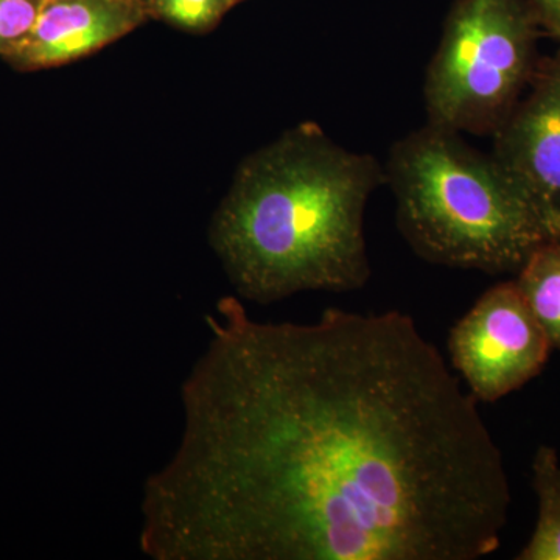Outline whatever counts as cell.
Returning a JSON list of instances; mask_svg holds the SVG:
<instances>
[{"instance_id":"9","label":"cell","mask_w":560,"mask_h":560,"mask_svg":"<svg viewBox=\"0 0 560 560\" xmlns=\"http://www.w3.org/2000/svg\"><path fill=\"white\" fill-rule=\"evenodd\" d=\"M515 283L552 348L560 349V241L534 250Z\"/></svg>"},{"instance_id":"3","label":"cell","mask_w":560,"mask_h":560,"mask_svg":"<svg viewBox=\"0 0 560 560\" xmlns=\"http://www.w3.org/2000/svg\"><path fill=\"white\" fill-rule=\"evenodd\" d=\"M388 178L401 235L430 264L501 275L551 242L517 183L458 131L430 121L400 140Z\"/></svg>"},{"instance_id":"12","label":"cell","mask_w":560,"mask_h":560,"mask_svg":"<svg viewBox=\"0 0 560 560\" xmlns=\"http://www.w3.org/2000/svg\"><path fill=\"white\" fill-rule=\"evenodd\" d=\"M537 25L560 39V0H525Z\"/></svg>"},{"instance_id":"14","label":"cell","mask_w":560,"mask_h":560,"mask_svg":"<svg viewBox=\"0 0 560 560\" xmlns=\"http://www.w3.org/2000/svg\"><path fill=\"white\" fill-rule=\"evenodd\" d=\"M237 2H242V0H237Z\"/></svg>"},{"instance_id":"8","label":"cell","mask_w":560,"mask_h":560,"mask_svg":"<svg viewBox=\"0 0 560 560\" xmlns=\"http://www.w3.org/2000/svg\"><path fill=\"white\" fill-rule=\"evenodd\" d=\"M533 486L539 503L536 528L515 559L560 560V460L550 445L534 455Z\"/></svg>"},{"instance_id":"6","label":"cell","mask_w":560,"mask_h":560,"mask_svg":"<svg viewBox=\"0 0 560 560\" xmlns=\"http://www.w3.org/2000/svg\"><path fill=\"white\" fill-rule=\"evenodd\" d=\"M493 160L560 241V57L533 73L525 101L495 130Z\"/></svg>"},{"instance_id":"1","label":"cell","mask_w":560,"mask_h":560,"mask_svg":"<svg viewBox=\"0 0 560 560\" xmlns=\"http://www.w3.org/2000/svg\"><path fill=\"white\" fill-rule=\"evenodd\" d=\"M140 500L153 560H478L511 508L478 401L412 316L254 319L228 296Z\"/></svg>"},{"instance_id":"4","label":"cell","mask_w":560,"mask_h":560,"mask_svg":"<svg viewBox=\"0 0 560 560\" xmlns=\"http://www.w3.org/2000/svg\"><path fill=\"white\" fill-rule=\"evenodd\" d=\"M537 27L525 0H458L427 75L431 124L495 131L533 79Z\"/></svg>"},{"instance_id":"2","label":"cell","mask_w":560,"mask_h":560,"mask_svg":"<svg viewBox=\"0 0 560 560\" xmlns=\"http://www.w3.org/2000/svg\"><path fill=\"white\" fill-rule=\"evenodd\" d=\"M382 172L313 121L250 154L213 213L209 243L241 300L349 293L371 278L364 212Z\"/></svg>"},{"instance_id":"13","label":"cell","mask_w":560,"mask_h":560,"mask_svg":"<svg viewBox=\"0 0 560 560\" xmlns=\"http://www.w3.org/2000/svg\"><path fill=\"white\" fill-rule=\"evenodd\" d=\"M143 3H147V0H142ZM147 7V5H145Z\"/></svg>"},{"instance_id":"7","label":"cell","mask_w":560,"mask_h":560,"mask_svg":"<svg viewBox=\"0 0 560 560\" xmlns=\"http://www.w3.org/2000/svg\"><path fill=\"white\" fill-rule=\"evenodd\" d=\"M147 16L142 0H44L31 35L3 60L22 72L69 65L124 38Z\"/></svg>"},{"instance_id":"11","label":"cell","mask_w":560,"mask_h":560,"mask_svg":"<svg viewBox=\"0 0 560 560\" xmlns=\"http://www.w3.org/2000/svg\"><path fill=\"white\" fill-rule=\"evenodd\" d=\"M44 0H0V57H9L31 35Z\"/></svg>"},{"instance_id":"10","label":"cell","mask_w":560,"mask_h":560,"mask_svg":"<svg viewBox=\"0 0 560 560\" xmlns=\"http://www.w3.org/2000/svg\"><path fill=\"white\" fill-rule=\"evenodd\" d=\"M237 0H147V11L180 31H212Z\"/></svg>"},{"instance_id":"5","label":"cell","mask_w":560,"mask_h":560,"mask_svg":"<svg viewBox=\"0 0 560 560\" xmlns=\"http://www.w3.org/2000/svg\"><path fill=\"white\" fill-rule=\"evenodd\" d=\"M447 348L471 397L493 404L537 377L552 346L514 280L493 285L456 320Z\"/></svg>"}]
</instances>
